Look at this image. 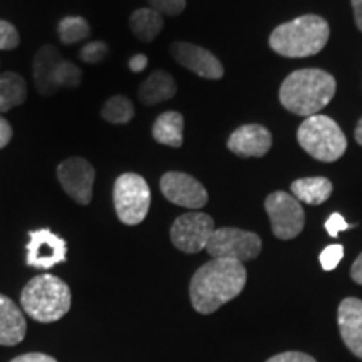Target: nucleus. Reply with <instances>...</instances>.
<instances>
[{"instance_id":"nucleus-9","label":"nucleus","mask_w":362,"mask_h":362,"mask_svg":"<svg viewBox=\"0 0 362 362\" xmlns=\"http://www.w3.org/2000/svg\"><path fill=\"white\" fill-rule=\"evenodd\" d=\"M215 232L214 218L202 211H189L178 216L171 225V243L185 253H198L205 250L208 240Z\"/></svg>"},{"instance_id":"nucleus-7","label":"nucleus","mask_w":362,"mask_h":362,"mask_svg":"<svg viewBox=\"0 0 362 362\" xmlns=\"http://www.w3.org/2000/svg\"><path fill=\"white\" fill-rule=\"evenodd\" d=\"M205 250L210 253L211 259H226L243 264L260 255L262 240L259 235L247 230L225 226L215 228Z\"/></svg>"},{"instance_id":"nucleus-29","label":"nucleus","mask_w":362,"mask_h":362,"mask_svg":"<svg viewBox=\"0 0 362 362\" xmlns=\"http://www.w3.org/2000/svg\"><path fill=\"white\" fill-rule=\"evenodd\" d=\"M151 8H155L156 12H160L161 16H180L181 12L187 7V0H148Z\"/></svg>"},{"instance_id":"nucleus-15","label":"nucleus","mask_w":362,"mask_h":362,"mask_svg":"<svg viewBox=\"0 0 362 362\" xmlns=\"http://www.w3.org/2000/svg\"><path fill=\"white\" fill-rule=\"evenodd\" d=\"M337 324L344 344L362 359V300L356 297L344 298L337 310Z\"/></svg>"},{"instance_id":"nucleus-36","label":"nucleus","mask_w":362,"mask_h":362,"mask_svg":"<svg viewBox=\"0 0 362 362\" xmlns=\"http://www.w3.org/2000/svg\"><path fill=\"white\" fill-rule=\"evenodd\" d=\"M352 8H354V19L357 29L362 33V0H352Z\"/></svg>"},{"instance_id":"nucleus-17","label":"nucleus","mask_w":362,"mask_h":362,"mask_svg":"<svg viewBox=\"0 0 362 362\" xmlns=\"http://www.w3.org/2000/svg\"><path fill=\"white\" fill-rule=\"evenodd\" d=\"M25 317L11 298L0 293V346H16L25 337Z\"/></svg>"},{"instance_id":"nucleus-12","label":"nucleus","mask_w":362,"mask_h":362,"mask_svg":"<svg viewBox=\"0 0 362 362\" xmlns=\"http://www.w3.org/2000/svg\"><path fill=\"white\" fill-rule=\"evenodd\" d=\"M67 259V243L51 230L40 228L29 232L27 265L35 269H51Z\"/></svg>"},{"instance_id":"nucleus-34","label":"nucleus","mask_w":362,"mask_h":362,"mask_svg":"<svg viewBox=\"0 0 362 362\" xmlns=\"http://www.w3.org/2000/svg\"><path fill=\"white\" fill-rule=\"evenodd\" d=\"M148 66V57L144 54H136L129 59V69L133 72H141L146 69Z\"/></svg>"},{"instance_id":"nucleus-31","label":"nucleus","mask_w":362,"mask_h":362,"mask_svg":"<svg viewBox=\"0 0 362 362\" xmlns=\"http://www.w3.org/2000/svg\"><path fill=\"white\" fill-rule=\"evenodd\" d=\"M265 362H317L314 357L309 354H304V352H282V354H277L270 357L269 361Z\"/></svg>"},{"instance_id":"nucleus-30","label":"nucleus","mask_w":362,"mask_h":362,"mask_svg":"<svg viewBox=\"0 0 362 362\" xmlns=\"http://www.w3.org/2000/svg\"><path fill=\"white\" fill-rule=\"evenodd\" d=\"M347 228H349V223L344 220V216L341 214H332L327 218V221H325V230H327V233L334 238Z\"/></svg>"},{"instance_id":"nucleus-20","label":"nucleus","mask_w":362,"mask_h":362,"mask_svg":"<svg viewBox=\"0 0 362 362\" xmlns=\"http://www.w3.org/2000/svg\"><path fill=\"white\" fill-rule=\"evenodd\" d=\"M183 116L176 111L163 112L153 124V138L156 143L171 148H180L183 144Z\"/></svg>"},{"instance_id":"nucleus-11","label":"nucleus","mask_w":362,"mask_h":362,"mask_svg":"<svg viewBox=\"0 0 362 362\" xmlns=\"http://www.w3.org/2000/svg\"><path fill=\"white\" fill-rule=\"evenodd\" d=\"M161 193L165 198L178 206L198 210L208 203V193L203 185L192 175L181 171H168L161 176Z\"/></svg>"},{"instance_id":"nucleus-14","label":"nucleus","mask_w":362,"mask_h":362,"mask_svg":"<svg viewBox=\"0 0 362 362\" xmlns=\"http://www.w3.org/2000/svg\"><path fill=\"white\" fill-rule=\"evenodd\" d=\"M226 146L237 156L262 158L272 148V134L262 124L240 126L228 138Z\"/></svg>"},{"instance_id":"nucleus-5","label":"nucleus","mask_w":362,"mask_h":362,"mask_svg":"<svg viewBox=\"0 0 362 362\" xmlns=\"http://www.w3.org/2000/svg\"><path fill=\"white\" fill-rule=\"evenodd\" d=\"M298 144L309 156L324 163L337 161L347 149V138L332 117L309 116L297 131Z\"/></svg>"},{"instance_id":"nucleus-3","label":"nucleus","mask_w":362,"mask_h":362,"mask_svg":"<svg viewBox=\"0 0 362 362\" xmlns=\"http://www.w3.org/2000/svg\"><path fill=\"white\" fill-rule=\"evenodd\" d=\"M329 35L330 27L327 21L309 13L274 29L269 44L284 57H309L322 51Z\"/></svg>"},{"instance_id":"nucleus-8","label":"nucleus","mask_w":362,"mask_h":362,"mask_svg":"<svg viewBox=\"0 0 362 362\" xmlns=\"http://www.w3.org/2000/svg\"><path fill=\"white\" fill-rule=\"evenodd\" d=\"M265 210L270 218L272 232L280 240H292L300 235L305 225V214L293 194L275 192L265 198Z\"/></svg>"},{"instance_id":"nucleus-18","label":"nucleus","mask_w":362,"mask_h":362,"mask_svg":"<svg viewBox=\"0 0 362 362\" xmlns=\"http://www.w3.org/2000/svg\"><path fill=\"white\" fill-rule=\"evenodd\" d=\"M176 94V83L168 72L155 71L139 88V99L146 106L168 101Z\"/></svg>"},{"instance_id":"nucleus-19","label":"nucleus","mask_w":362,"mask_h":362,"mask_svg":"<svg viewBox=\"0 0 362 362\" xmlns=\"http://www.w3.org/2000/svg\"><path fill=\"white\" fill-rule=\"evenodd\" d=\"M291 189L298 202H304L307 205H322L332 194V183L324 176H314L296 180Z\"/></svg>"},{"instance_id":"nucleus-4","label":"nucleus","mask_w":362,"mask_h":362,"mask_svg":"<svg viewBox=\"0 0 362 362\" xmlns=\"http://www.w3.org/2000/svg\"><path fill=\"white\" fill-rule=\"evenodd\" d=\"M71 288L54 275H39L25 285L21 293V305L25 314L42 324L56 322L71 309Z\"/></svg>"},{"instance_id":"nucleus-24","label":"nucleus","mask_w":362,"mask_h":362,"mask_svg":"<svg viewBox=\"0 0 362 362\" xmlns=\"http://www.w3.org/2000/svg\"><path fill=\"white\" fill-rule=\"evenodd\" d=\"M57 33L62 44H76L89 37L90 27L83 17L69 16L59 22Z\"/></svg>"},{"instance_id":"nucleus-21","label":"nucleus","mask_w":362,"mask_h":362,"mask_svg":"<svg viewBox=\"0 0 362 362\" xmlns=\"http://www.w3.org/2000/svg\"><path fill=\"white\" fill-rule=\"evenodd\" d=\"M27 84L17 72L0 74V112H7L25 103Z\"/></svg>"},{"instance_id":"nucleus-35","label":"nucleus","mask_w":362,"mask_h":362,"mask_svg":"<svg viewBox=\"0 0 362 362\" xmlns=\"http://www.w3.org/2000/svg\"><path fill=\"white\" fill-rule=\"evenodd\" d=\"M351 277H352V280H354L356 284L362 285V253H361L359 257H357L354 264H352Z\"/></svg>"},{"instance_id":"nucleus-25","label":"nucleus","mask_w":362,"mask_h":362,"mask_svg":"<svg viewBox=\"0 0 362 362\" xmlns=\"http://www.w3.org/2000/svg\"><path fill=\"white\" fill-rule=\"evenodd\" d=\"M81 81H83V71H81L76 64H72L71 61H64V59H62L56 71L57 88L74 89L81 84Z\"/></svg>"},{"instance_id":"nucleus-28","label":"nucleus","mask_w":362,"mask_h":362,"mask_svg":"<svg viewBox=\"0 0 362 362\" xmlns=\"http://www.w3.org/2000/svg\"><path fill=\"white\" fill-rule=\"evenodd\" d=\"M342 259H344V247L339 245V243H336V245L325 247L319 257L320 265H322V269L325 272L336 269V267L341 264Z\"/></svg>"},{"instance_id":"nucleus-6","label":"nucleus","mask_w":362,"mask_h":362,"mask_svg":"<svg viewBox=\"0 0 362 362\" xmlns=\"http://www.w3.org/2000/svg\"><path fill=\"white\" fill-rule=\"evenodd\" d=\"M112 202L117 218L124 225H139L146 218L151 205V192L141 175L124 173L116 180Z\"/></svg>"},{"instance_id":"nucleus-26","label":"nucleus","mask_w":362,"mask_h":362,"mask_svg":"<svg viewBox=\"0 0 362 362\" xmlns=\"http://www.w3.org/2000/svg\"><path fill=\"white\" fill-rule=\"evenodd\" d=\"M107 54H110L107 44L101 42V40H96V42L86 44L79 51V57L81 61L88 62V64H99V62L107 57Z\"/></svg>"},{"instance_id":"nucleus-32","label":"nucleus","mask_w":362,"mask_h":362,"mask_svg":"<svg viewBox=\"0 0 362 362\" xmlns=\"http://www.w3.org/2000/svg\"><path fill=\"white\" fill-rule=\"evenodd\" d=\"M11 362H57L54 357L42 354V352H29V354H22Z\"/></svg>"},{"instance_id":"nucleus-23","label":"nucleus","mask_w":362,"mask_h":362,"mask_svg":"<svg viewBox=\"0 0 362 362\" xmlns=\"http://www.w3.org/2000/svg\"><path fill=\"white\" fill-rule=\"evenodd\" d=\"M103 119L112 124H126L133 119L134 106L126 96H112L104 103L101 110Z\"/></svg>"},{"instance_id":"nucleus-33","label":"nucleus","mask_w":362,"mask_h":362,"mask_svg":"<svg viewBox=\"0 0 362 362\" xmlns=\"http://www.w3.org/2000/svg\"><path fill=\"white\" fill-rule=\"evenodd\" d=\"M12 134H13L12 126L8 124L7 119H4V117L0 116V149L6 148L7 144L11 143Z\"/></svg>"},{"instance_id":"nucleus-16","label":"nucleus","mask_w":362,"mask_h":362,"mask_svg":"<svg viewBox=\"0 0 362 362\" xmlns=\"http://www.w3.org/2000/svg\"><path fill=\"white\" fill-rule=\"evenodd\" d=\"M61 52L54 45L40 47L34 57V83L42 96H52L59 88L56 84V71L61 64Z\"/></svg>"},{"instance_id":"nucleus-37","label":"nucleus","mask_w":362,"mask_h":362,"mask_svg":"<svg viewBox=\"0 0 362 362\" xmlns=\"http://www.w3.org/2000/svg\"><path fill=\"white\" fill-rule=\"evenodd\" d=\"M354 136H356V141L361 144L362 146V117L359 119V123L356 126V131H354Z\"/></svg>"},{"instance_id":"nucleus-10","label":"nucleus","mask_w":362,"mask_h":362,"mask_svg":"<svg viewBox=\"0 0 362 362\" xmlns=\"http://www.w3.org/2000/svg\"><path fill=\"white\" fill-rule=\"evenodd\" d=\"M57 178L64 192L79 205H89L93 200V187L96 170L81 156L67 158L57 166Z\"/></svg>"},{"instance_id":"nucleus-2","label":"nucleus","mask_w":362,"mask_h":362,"mask_svg":"<svg viewBox=\"0 0 362 362\" xmlns=\"http://www.w3.org/2000/svg\"><path fill=\"white\" fill-rule=\"evenodd\" d=\"M337 83L320 69H300L288 74L280 86L279 99L287 111L297 116H315L332 101Z\"/></svg>"},{"instance_id":"nucleus-1","label":"nucleus","mask_w":362,"mask_h":362,"mask_svg":"<svg viewBox=\"0 0 362 362\" xmlns=\"http://www.w3.org/2000/svg\"><path fill=\"white\" fill-rule=\"evenodd\" d=\"M247 284L243 264L226 259H211L194 272L189 284V298L194 310L214 314L226 302L240 296Z\"/></svg>"},{"instance_id":"nucleus-13","label":"nucleus","mask_w":362,"mask_h":362,"mask_svg":"<svg viewBox=\"0 0 362 362\" xmlns=\"http://www.w3.org/2000/svg\"><path fill=\"white\" fill-rule=\"evenodd\" d=\"M171 56L176 59V62L188 71L194 72L197 76L205 79H221L225 71L221 62L214 54L206 49L189 42H175L170 47Z\"/></svg>"},{"instance_id":"nucleus-27","label":"nucleus","mask_w":362,"mask_h":362,"mask_svg":"<svg viewBox=\"0 0 362 362\" xmlns=\"http://www.w3.org/2000/svg\"><path fill=\"white\" fill-rule=\"evenodd\" d=\"M21 44L19 30L11 22L0 21V51H12Z\"/></svg>"},{"instance_id":"nucleus-22","label":"nucleus","mask_w":362,"mask_h":362,"mask_svg":"<svg viewBox=\"0 0 362 362\" xmlns=\"http://www.w3.org/2000/svg\"><path fill=\"white\" fill-rule=\"evenodd\" d=\"M129 27L141 42H151L163 29V17L155 8H138L131 13Z\"/></svg>"}]
</instances>
